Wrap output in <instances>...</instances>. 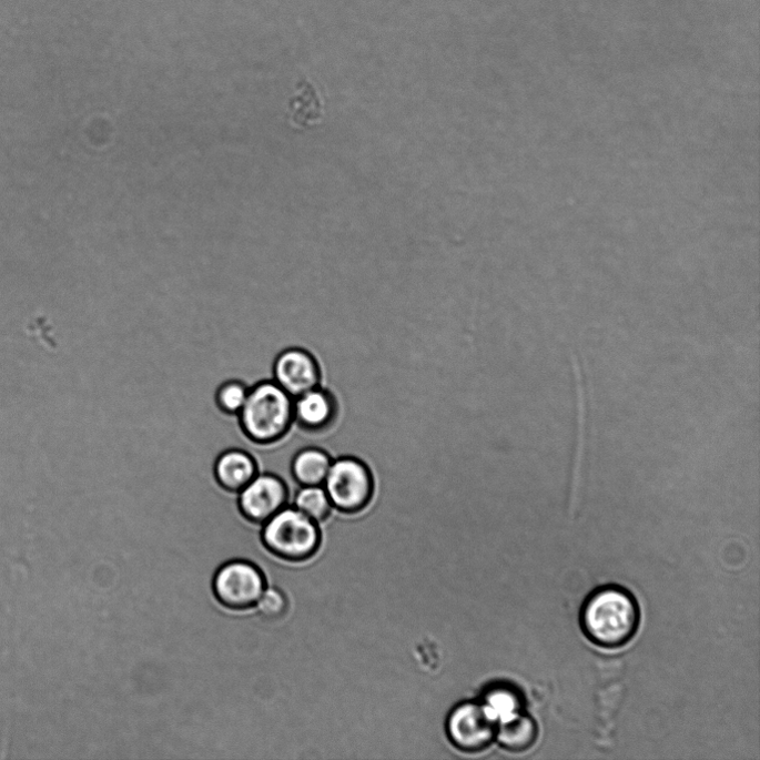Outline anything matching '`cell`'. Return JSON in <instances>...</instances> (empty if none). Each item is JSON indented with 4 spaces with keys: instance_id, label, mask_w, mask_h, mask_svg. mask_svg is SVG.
<instances>
[{
    "instance_id": "cell-1",
    "label": "cell",
    "mask_w": 760,
    "mask_h": 760,
    "mask_svg": "<svg viewBox=\"0 0 760 760\" xmlns=\"http://www.w3.org/2000/svg\"><path fill=\"white\" fill-rule=\"evenodd\" d=\"M640 609L627 589L606 585L594 590L580 611L585 636L596 646L616 649L626 646L637 634Z\"/></svg>"
},
{
    "instance_id": "cell-2",
    "label": "cell",
    "mask_w": 760,
    "mask_h": 760,
    "mask_svg": "<svg viewBox=\"0 0 760 760\" xmlns=\"http://www.w3.org/2000/svg\"><path fill=\"white\" fill-rule=\"evenodd\" d=\"M293 402L272 379L254 385L239 414L245 435L257 444L281 439L294 419Z\"/></svg>"
},
{
    "instance_id": "cell-3",
    "label": "cell",
    "mask_w": 760,
    "mask_h": 760,
    "mask_svg": "<svg viewBox=\"0 0 760 760\" xmlns=\"http://www.w3.org/2000/svg\"><path fill=\"white\" fill-rule=\"evenodd\" d=\"M262 540L274 556L291 563L311 559L322 544L321 526L292 506L263 525Z\"/></svg>"
},
{
    "instance_id": "cell-4",
    "label": "cell",
    "mask_w": 760,
    "mask_h": 760,
    "mask_svg": "<svg viewBox=\"0 0 760 760\" xmlns=\"http://www.w3.org/2000/svg\"><path fill=\"white\" fill-rule=\"evenodd\" d=\"M323 488L335 510L356 514L368 505L373 480L362 462L353 457H341L332 462Z\"/></svg>"
},
{
    "instance_id": "cell-5",
    "label": "cell",
    "mask_w": 760,
    "mask_h": 760,
    "mask_svg": "<svg viewBox=\"0 0 760 760\" xmlns=\"http://www.w3.org/2000/svg\"><path fill=\"white\" fill-rule=\"evenodd\" d=\"M497 722L482 702L465 701L456 706L447 719V734L462 751L480 752L496 740Z\"/></svg>"
},
{
    "instance_id": "cell-6",
    "label": "cell",
    "mask_w": 760,
    "mask_h": 760,
    "mask_svg": "<svg viewBox=\"0 0 760 760\" xmlns=\"http://www.w3.org/2000/svg\"><path fill=\"white\" fill-rule=\"evenodd\" d=\"M265 590L260 569L246 561L224 565L214 578V594L219 601L233 610L254 607Z\"/></svg>"
},
{
    "instance_id": "cell-7",
    "label": "cell",
    "mask_w": 760,
    "mask_h": 760,
    "mask_svg": "<svg viewBox=\"0 0 760 760\" xmlns=\"http://www.w3.org/2000/svg\"><path fill=\"white\" fill-rule=\"evenodd\" d=\"M290 493L284 482L272 474L260 473L239 493V507L251 523L264 525L288 506Z\"/></svg>"
},
{
    "instance_id": "cell-8",
    "label": "cell",
    "mask_w": 760,
    "mask_h": 760,
    "mask_svg": "<svg viewBox=\"0 0 760 760\" xmlns=\"http://www.w3.org/2000/svg\"><path fill=\"white\" fill-rule=\"evenodd\" d=\"M273 377L274 383L293 399L318 388L321 383L316 359L300 347H288L276 356Z\"/></svg>"
},
{
    "instance_id": "cell-9",
    "label": "cell",
    "mask_w": 760,
    "mask_h": 760,
    "mask_svg": "<svg viewBox=\"0 0 760 760\" xmlns=\"http://www.w3.org/2000/svg\"><path fill=\"white\" fill-rule=\"evenodd\" d=\"M214 474L222 487L240 493L259 474V469L251 454L233 448L217 457Z\"/></svg>"
},
{
    "instance_id": "cell-10",
    "label": "cell",
    "mask_w": 760,
    "mask_h": 760,
    "mask_svg": "<svg viewBox=\"0 0 760 760\" xmlns=\"http://www.w3.org/2000/svg\"><path fill=\"white\" fill-rule=\"evenodd\" d=\"M335 412L333 397L318 387L307 392L293 402L294 422L305 430H320L333 419Z\"/></svg>"
},
{
    "instance_id": "cell-11",
    "label": "cell",
    "mask_w": 760,
    "mask_h": 760,
    "mask_svg": "<svg viewBox=\"0 0 760 760\" xmlns=\"http://www.w3.org/2000/svg\"><path fill=\"white\" fill-rule=\"evenodd\" d=\"M538 724L523 710L497 723L496 740L511 752H525L537 741Z\"/></svg>"
},
{
    "instance_id": "cell-12",
    "label": "cell",
    "mask_w": 760,
    "mask_h": 760,
    "mask_svg": "<svg viewBox=\"0 0 760 760\" xmlns=\"http://www.w3.org/2000/svg\"><path fill=\"white\" fill-rule=\"evenodd\" d=\"M323 450L307 447L300 450L291 463V475L298 487L323 486L332 465Z\"/></svg>"
},
{
    "instance_id": "cell-13",
    "label": "cell",
    "mask_w": 760,
    "mask_h": 760,
    "mask_svg": "<svg viewBox=\"0 0 760 760\" xmlns=\"http://www.w3.org/2000/svg\"><path fill=\"white\" fill-rule=\"evenodd\" d=\"M288 506L310 519L322 524L333 511L331 500L323 486L297 487L290 495Z\"/></svg>"
},
{
    "instance_id": "cell-14",
    "label": "cell",
    "mask_w": 760,
    "mask_h": 760,
    "mask_svg": "<svg viewBox=\"0 0 760 760\" xmlns=\"http://www.w3.org/2000/svg\"><path fill=\"white\" fill-rule=\"evenodd\" d=\"M480 702L497 723L521 711L517 691L506 686H495L487 690Z\"/></svg>"
},
{
    "instance_id": "cell-15",
    "label": "cell",
    "mask_w": 760,
    "mask_h": 760,
    "mask_svg": "<svg viewBox=\"0 0 760 760\" xmlns=\"http://www.w3.org/2000/svg\"><path fill=\"white\" fill-rule=\"evenodd\" d=\"M251 388L252 386L241 382V379H229V382L223 383L215 396L220 409L230 415H239Z\"/></svg>"
},
{
    "instance_id": "cell-16",
    "label": "cell",
    "mask_w": 760,
    "mask_h": 760,
    "mask_svg": "<svg viewBox=\"0 0 760 760\" xmlns=\"http://www.w3.org/2000/svg\"><path fill=\"white\" fill-rule=\"evenodd\" d=\"M256 605L260 614L263 617L268 619H277L285 614L287 600L282 591L275 588H270L264 590Z\"/></svg>"
}]
</instances>
